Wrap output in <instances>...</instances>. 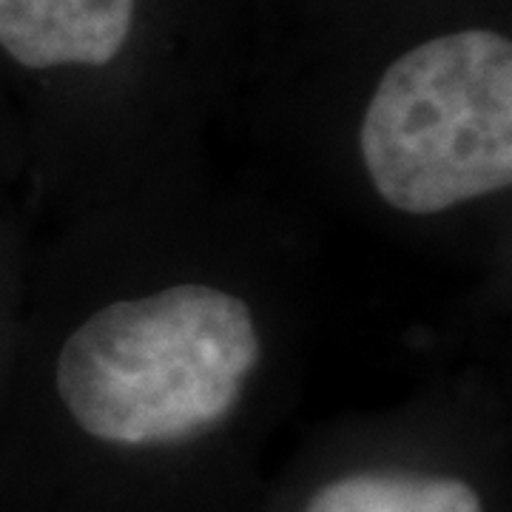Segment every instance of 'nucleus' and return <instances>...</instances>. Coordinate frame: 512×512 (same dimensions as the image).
I'll use <instances>...</instances> for the list:
<instances>
[{
    "label": "nucleus",
    "instance_id": "obj_1",
    "mask_svg": "<svg viewBox=\"0 0 512 512\" xmlns=\"http://www.w3.org/2000/svg\"><path fill=\"white\" fill-rule=\"evenodd\" d=\"M319 276L311 211L217 171L40 225L0 439L137 470L231 456L305 382Z\"/></svg>",
    "mask_w": 512,
    "mask_h": 512
},
{
    "label": "nucleus",
    "instance_id": "obj_2",
    "mask_svg": "<svg viewBox=\"0 0 512 512\" xmlns=\"http://www.w3.org/2000/svg\"><path fill=\"white\" fill-rule=\"evenodd\" d=\"M265 146L299 200L512 296V37L498 23L407 37L353 94L268 123Z\"/></svg>",
    "mask_w": 512,
    "mask_h": 512
},
{
    "label": "nucleus",
    "instance_id": "obj_3",
    "mask_svg": "<svg viewBox=\"0 0 512 512\" xmlns=\"http://www.w3.org/2000/svg\"><path fill=\"white\" fill-rule=\"evenodd\" d=\"M456 384L458 367L444 365L410 402L350 430L356 450L313 478L293 512H493L481 478L436 453Z\"/></svg>",
    "mask_w": 512,
    "mask_h": 512
},
{
    "label": "nucleus",
    "instance_id": "obj_4",
    "mask_svg": "<svg viewBox=\"0 0 512 512\" xmlns=\"http://www.w3.org/2000/svg\"><path fill=\"white\" fill-rule=\"evenodd\" d=\"M35 231L29 214L20 205L0 200V399L18 342Z\"/></svg>",
    "mask_w": 512,
    "mask_h": 512
},
{
    "label": "nucleus",
    "instance_id": "obj_5",
    "mask_svg": "<svg viewBox=\"0 0 512 512\" xmlns=\"http://www.w3.org/2000/svg\"><path fill=\"white\" fill-rule=\"evenodd\" d=\"M0 200L15 202L29 214V208H26V177H23L20 165L3 148H0Z\"/></svg>",
    "mask_w": 512,
    "mask_h": 512
}]
</instances>
